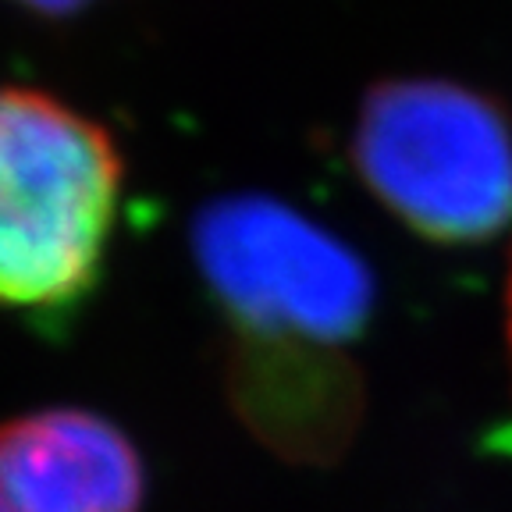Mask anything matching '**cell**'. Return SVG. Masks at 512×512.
I'll use <instances>...</instances> for the list:
<instances>
[{
    "label": "cell",
    "instance_id": "1",
    "mask_svg": "<svg viewBox=\"0 0 512 512\" xmlns=\"http://www.w3.org/2000/svg\"><path fill=\"white\" fill-rule=\"evenodd\" d=\"M121 182L104 125L43 89L0 86V310L61 320L86 303Z\"/></svg>",
    "mask_w": 512,
    "mask_h": 512
},
{
    "label": "cell",
    "instance_id": "2",
    "mask_svg": "<svg viewBox=\"0 0 512 512\" xmlns=\"http://www.w3.org/2000/svg\"><path fill=\"white\" fill-rule=\"evenodd\" d=\"M352 164L406 228L441 246H473L512 224V125L459 82H377L352 128Z\"/></svg>",
    "mask_w": 512,
    "mask_h": 512
},
{
    "label": "cell",
    "instance_id": "3",
    "mask_svg": "<svg viewBox=\"0 0 512 512\" xmlns=\"http://www.w3.org/2000/svg\"><path fill=\"white\" fill-rule=\"evenodd\" d=\"M192 256L232 342L345 352L374 310L360 253L267 196L207 203L192 224Z\"/></svg>",
    "mask_w": 512,
    "mask_h": 512
},
{
    "label": "cell",
    "instance_id": "4",
    "mask_svg": "<svg viewBox=\"0 0 512 512\" xmlns=\"http://www.w3.org/2000/svg\"><path fill=\"white\" fill-rule=\"evenodd\" d=\"M146 466L118 424L61 406L0 424V512H143Z\"/></svg>",
    "mask_w": 512,
    "mask_h": 512
},
{
    "label": "cell",
    "instance_id": "5",
    "mask_svg": "<svg viewBox=\"0 0 512 512\" xmlns=\"http://www.w3.org/2000/svg\"><path fill=\"white\" fill-rule=\"evenodd\" d=\"M228 395L239 420L296 463H331L363 416V381L338 349L232 342Z\"/></svg>",
    "mask_w": 512,
    "mask_h": 512
},
{
    "label": "cell",
    "instance_id": "6",
    "mask_svg": "<svg viewBox=\"0 0 512 512\" xmlns=\"http://www.w3.org/2000/svg\"><path fill=\"white\" fill-rule=\"evenodd\" d=\"M8 4H15V8H22V11H32V15H40V18H68V15L86 11L93 0H8Z\"/></svg>",
    "mask_w": 512,
    "mask_h": 512
},
{
    "label": "cell",
    "instance_id": "7",
    "mask_svg": "<svg viewBox=\"0 0 512 512\" xmlns=\"http://www.w3.org/2000/svg\"><path fill=\"white\" fill-rule=\"evenodd\" d=\"M505 342H509V367H512V271H509V296H505Z\"/></svg>",
    "mask_w": 512,
    "mask_h": 512
}]
</instances>
